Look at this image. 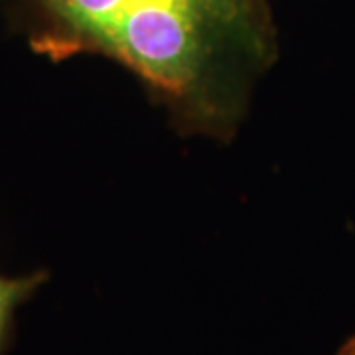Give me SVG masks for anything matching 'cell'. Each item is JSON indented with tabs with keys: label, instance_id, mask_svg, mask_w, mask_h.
<instances>
[{
	"label": "cell",
	"instance_id": "obj_1",
	"mask_svg": "<svg viewBox=\"0 0 355 355\" xmlns=\"http://www.w3.org/2000/svg\"><path fill=\"white\" fill-rule=\"evenodd\" d=\"M32 51L123 65L184 135L229 142L279 58L268 0H2Z\"/></svg>",
	"mask_w": 355,
	"mask_h": 355
},
{
	"label": "cell",
	"instance_id": "obj_2",
	"mask_svg": "<svg viewBox=\"0 0 355 355\" xmlns=\"http://www.w3.org/2000/svg\"><path fill=\"white\" fill-rule=\"evenodd\" d=\"M48 280V272L36 270L26 277H2L0 275V355H4L14 314L26 300Z\"/></svg>",
	"mask_w": 355,
	"mask_h": 355
},
{
	"label": "cell",
	"instance_id": "obj_3",
	"mask_svg": "<svg viewBox=\"0 0 355 355\" xmlns=\"http://www.w3.org/2000/svg\"><path fill=\"white\" fill-rule=\"evenodd\" d=\"M338 355H355V334L347 340V342L343 343L342 349H340V354Z\"/></svg>",
	"mask_w": 355,
	"mask_h": 355
}]
</instances>
